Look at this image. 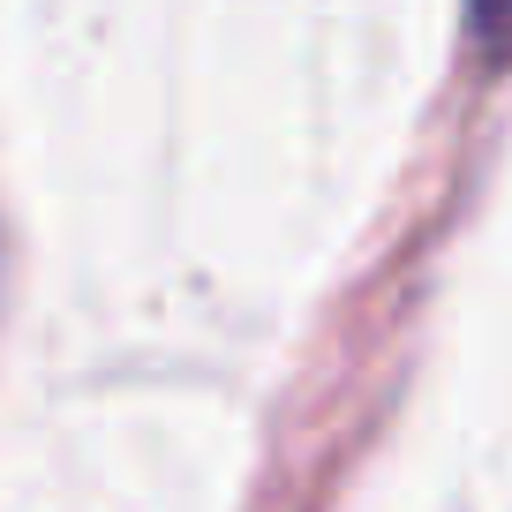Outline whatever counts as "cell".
I'll list each match as a JSON object with an SVG mask.
<instances>
[{"label": "cell", "mask_w": 512, "mask_h": 512, "mask_svg": "<svg viewBox=\"0 0 512 512\" xmlns=\"http://www.w3.org/2000/svg\"><path fill=\"white\" fill-rule=\"evenodd\" d=\"M467 23H475L490 46H505L512 38V0H467Z\"/></svg>", "instance_id": "obj_1"}]
</instances>
